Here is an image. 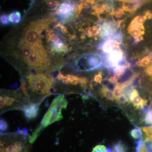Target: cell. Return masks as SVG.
Returning <instances> with one entry per match:
<instances>
[{"label": "cell", "instance_id": "cell-1", "mask_svg": "<svg viewBox=\"0 0 152 152\" xmlns=\"http://www.w3.org/2000/svg\"><path fill=\"white\" fill-rule=\"evenodd\" d=\"M67 105V101L64 95H60L55 98L41 122L40 126L42 128L44 129L49 125L62 119V110H66Z\"/></svg>", "mask_w": 152, "mask_h": 152}, {"label": "cell", "instance_id": "cell-2", "mask_svg": "<svg viewBox=\"0 0 152 152\" xmlns=\"http://www.w3.org/2000/svg\"><path fill=\"white\" fill-rule=\"evenodd\" d=\"M46 21L45 20L33 22L26 28L23 39L26 43L36 47L41 45V34L45 29L47 28Z\"/></svg>", "mask_w": 152, "mask_h": 152}, {"label": "cell", "instance_id": "cell-3", "mask_svg": "<svg viewBox=\"0 0 152 152\" xmlns=\"http://www.w3.org/2000/svg\"><path fill=\"white\" fill-rule=\"evenodd\" d=\"M29 88L40 95L50 94L53 81L43 74H30L28 78Z\"/></svg>", "mask_w": 152, "mask_h": 152}, {"label": "cell", "instance_id": "cell-4", "mask_svg": "<svg viewBox=\"0 0 152 152\" xmlns=\"http://www.w3.org/2000/svg\"><path fill=\"white\" fill-rule=\"evenodd\" d=\"M102 57L97 54L84 55L76 60L77 70L82 71H91L100 68L102 65Z\"/></svg>", "mask_w": 152, "mask_h": 152}, {"label": "cell", "instance_id": "cell-5", "mask_svg": "<svg viewBox=\"0 0 152 152\" xmlns=\"http://www.w3.org/2000/svg\"><path fill=\"white\" fill-rule=\"evenodd\" d=\"M25 61L30 66L38 70L42 69L49 64L46 52L42 45L34 47V51L25 60Z\"/></svg>", "mask_w": 152, "mask_h": 152}, {"label": "cell", "instance_id": "cell-6", "mask_svg": "<svg viewBox=\"0 0 152 152\" xmlns=\"http://www.w3.org/2000/svg\"><path fill=\"white\" fill-rule=\"evenodd\" d=\"M125 59L124 53L119 45L116 46L110 53L106 55L105 58V66L113 70Z\"/></svg>", "mask_w": 152, "mask_h": 152}, {"label": "cell", "instance_id": "cell-7", "mask_svg": "<svg viewBox=\"0 0 152 152\" xmlns=\"http://www.w3.org/2000/svg\"><path fill=\"white\" fill-rule=\"evenodd\" d=\"M76 7L72 3L66 1L59 5L56 9V14L63 20H69L76 13Z\"/></svg>", "mask_w": 152, "mask_h": 152}, {"label": "cell", "instance_id": "cell-8", "mask_svg": "<svg viewBox=\"0 0 152 152\" xmlns=\"http://www.w3.org/2000/svg\"><path fill=\"white\" fill-rule=\"evenodd\" d=\"M130 100V103L133 104L136 109H142L144 106L147 105L148 102L147 100L142 99L139 96L138 91L136 89H134L132 92Z\"/></svg>", "mask_w": 152, "mask_h": 152}, {"label": "cell", "instance_id": "cell-9", "mask_svg": "<svg viewBox=\"0 0 152 152\" xmlns=\"http://www.w3.org/2000/svg\"><path fill=\"white\" fill-rule=\"evenodd\" d=\"M23 111L28 119L35 118L39 114V104L32 103L24 106L23 107Z\"/></svg>", "mask_w": 152, "mask_h": 152}, {"label": "cell", "instance_id": "cell-10", "mask_svg": "<svg viewBox=\"0 0 152 152\" xmlns=\"http://www.w3.org/2000/svg\"><path fill=\"white\" fill-rule=\"evenodd\" d=\"M99 29V33H101L102 36L104 37L107 38V39L111 38L115 32L114 25L110 22L104 23L103 26Z\"/></svg>", "mask_w": 152, "mask_h": 152}, {"label": "cell", "instance_id": "cell-11", "mask_svg": "<svg viewBox=\"0 0 152 152\" xmlns=\"http://www.w3.org/2000/svg\"><path fill=\"white\" fill-rule=\"evenodd\" d=\"M120 44L112 38L107 39L101 47V49L104 53L107 54L113 50L114 48L116 46L119 45Z\"/></svg>", "mask_w": 152, "mask_h": 152}, {"label": "cell", "instance_id": "cell-12", "mask_svg": "<svg viewBox=\"0 0 152 152\" xmlns=\"http://www.w3.org/2000/svg\"><path fill=\"white\" fill-rule=\"evenodd\" d=\"M22 54L24 60H26L34 50V47L27 44L22 43L20 45Z\"/></svg>", "mask_w": 152, "mask_h": 152}, {"label": "cell", "instance_id": "cell-13", "mask_svg": "<svg viewBox=\"0 0 152 152\" xmlns=\"http://www.w3.org/2000/svg\"><path fill=\"white\" fill-rule=\"evenodd\" d=\"M100 95L102 98H105L108 100L114 101L115 100L114 94L112 91L109 89L106 86H103L99 91Z\"/></svg>", "mask_w": 152, "mask_h": 152}, {"label": "cell", "instance_id": "cell-14", "mask_svg": "<svg viewBox=\"0 0 152 152\" xmlns=\"http://www.w3.org/2000/svg\"><path fill=\"white\" fill-rule=\"evenodd\" d=\"M52 51L57 53H66L68 51L67 47L62 42L54 43L52 46Z\"/></svg>", "mask_w": 152, "mask_h": 152}, {"label": "cell", "instance_id": "cell-15", "mask_svg": "<svg viewBox=\"0 0 152 152\" xmlns=\"http://www.w3.org/2000/svg\"><path fill=\"white\" fill-rule=\"evenodd\" d=\"M112 150L113 152H128L127 147L121 141L115 143Z\"/></svg>", "mask_w": 152, "mask_h": 152}, {"label": "cell", "instance_id": "cell-16", "mask_svg": "<svg viewBox=\"0 0 152 152\" xmlns=\"http://www.w3.org/2000/svg\"><path fill=\"white\" fill-rule=\"evenodd\" d=\"M9 18L10 21L12 23H18L21 20V15L19 11H14L9 15Z\"/></svg>", "mask_w": 152, "mask_h": 152}, {"label": "cell", "instance_id": "cell-17", "mask_svg": "<svg viewBox=\"0 0 152 152\" xmlns=\"http://www.w3.org/2000/svg\"><path fill=\"white\" fill-rule=\"evenodd\" d=\"M130 134L131 137L135 140H137L142 137L141 129L138 126H135V127L131 130Z\"/></svg>", "mask_w": 152, "mask_h": 152}, {"label": "cell", "instance_id": "cell-18", "mask_svg": "<svg viewBox=\"0 0 152 152\" xmlns=\"http://www.w3.org/2000/svg\"><path fill=\"white\" fill-rule=\"evenodd\" d=\"M147 18L145 15H139L136 17L132 21L131 24H132L142 25L145 21Z\"/></svg>", "mask_w": 152, "mask_h": 152}, {"label": "cell", "instance_id": "cell-19", "mask_svg": "<svg viewBox=\"0 0 152 152\" xmlns=\"http://www.w3.org/2000/svg\"><path fill=\"white\" fill-rule=\"evenodd\" d=\"M125 3H131L137 5L139 7L148 2V0H117Z\"/></svg>", "mask_w": 152, "mask_h": 152}, {"label": "cell", "instance_id": "cell-20", "mask_svg": "<svg viewBox=\"0 0 152 152\" xmlns=\"http://www.w3.org/2000/svg\"><path fill=\"white\" fill-rule=\"evenodd\" d=\"M99 32L100 29L96 26H93L88 29V35L89 37L96 36L99 33Z\"/></svg>", "mask_w": 152, "mask_h": 152}, {"label": "cell", "instance_id": "cell-21", "mask_svg": "<svg viewBox=\"0 0 152 152\" xmlns=\"http://www.w3.org/2000/svg\"><path fill=\"white\" fill-rule=\"evenodd\" d=\"M45 1L48 7L53 10H56L60 5L58 0H45Z\"/></svg>", "mask_w": 152, "mask_h": 152}, {"label": "cell", "instance_id": "cell-22", "mask_svg": "<svg viewBox=\"0 0 152 152\" xmlns=\"http://www.w3.org/2000/svg\"><path fill=\"white\" fill-rule=\"evenodd\" d=\"M151 108L149 110L148 112L145 115L144 119L145 122L147 124H152V107H150Z\"/></svg>", "mask_w": 152, "mask_h": 152}, {"label": "cell", "instance_id": "cell-23", "mask_svg": "<svg viewBox=\"0 0 152 152\" xmlns=\"http://www.w3.org/2000/svg\"><path fill=\"white\" fill-rule=\"evenodd\" d=\"M42 128L40 126L37 129H36V130L33 133L31 137V138L30 139L29 142L30 143H32L36 140V139H37L39 134V133L42 132Z\"/></svg>", "mask_w": 152, "mask_h": 152}, {"label": "cell", "instance_id": "cell-24", "mask_svg": "<svg viewBox=\"0 0 152 152\" xmlns=\"http://www.w3.org/2000/svg\"><path fill=\"white\" fill-rule=\"evenodd\" d=\"M52 33V31H48V36L49 40L53 43L58 42L60 41V38L58 36L55 34H51Z\"/></svg>", "mask_w": 152, "mask_h": 152}, {"label": "cell", "instance_id": "cell-25", "mask_svg": "<svg viewBox=\"0 0 152 152\" xmlns=\"http://www.w3.org/2000/svg\"><path fill=\"white\" fill-rule=\"evenodd\" d=\"M122 8H119L117 9L115 11H114L113 9V11L111 12V15H113L114 16L117 18H121L124 15V12Z\"/></svg>", "mask_w": 152, "mask_h": 152}, {"label": "cell", "instance_id": "cell-26", "mask_svg": "<svg viewBox=\"0 0 152 152\" xmlns=\"http://www.w3.org/2000/svg\"><path fill=\"white\" fill-rule=\"evenodd\" d=\"M92 152H107V148L104 145H99L93 148Z\"/></svg>", "mask_w": 152, "mask_h": 152}, {"label": "cell", "instance_id": "cell-27", "mask_svg": "<svg viewBox=\"0 0 152 152\" xmlns=\"http://www.w3.org/2000/svg\"><path fill=\"white\" fill-rule=\"evenodd\" d=\"M143 137L140 138L135 142L134 151V152H139L141 148L143 145Z\"/></svg>", "mask_w": 152, "mask_h": 152}, {"label": "cell", "instance_id": "cell-28", "mask_svg": "<svg viewBox=\"0 0 152 152\" xmlns=\"http://www.w3.org/2000/svg\"><path fill=\"white\" fill-rule=\"evenodd\" d=\"M148 59V57H145L142 58L138 63H137V65L140 66L145 67L148 65L150 63Z\"/></svg>", "mask_w": 152, "mask_h": 152}, {"label": "cell", "instance_id": "cell-29", "mask_svg": "<svg viewBox=\"0 0 152 152\" xmlns=\"http://www.w3.org/2000/svg\"><path fill=\"white\" fill-rule=\"evenodd\" d=\"M4 99L5 103V105L8 107L12 105L15 101V98L11 97L8 96H4Z\"/></svg>", "mask_w": 152, "mask_h": 152}, {"label": "cell", "instance_id": "cell-30", "mask_svg": "<svg viewBox=\"0 0 152 152\" xmlns=\"http://www.w3.org/2000/svg\"><path fill=\"white\" fill-rule=\"evenodd\" d=\"M1 23L2 25L5 26L10 23V20H9V16L6 14H3L1 16L0 18Z\"/></svg>", "mask_w": 152, "mask_h": 152}, {"label": "cell", "instance_id": "cell-31", "mask_svg": "<svg viewBox=\"0 0 152 152\" xmlns=\"http://www.w3.org/2000/svg\"><path fill=\"white\" fill-rule=\"evenodd\" d=\"M8 128V124L5 120L1 119L0 121V130L1 132H4Z\"/></svg>", "mask_w": 152, "mask_h": 152}, {"label": "cell", "instance_id": "cell-32", "mask_svg": "<svg viewBox=\"0 0 152 152\" xmlns=\"http://www.w3.org/2000/svg\"><path fill=\"white\" fill-rule=\"evenodd\" d=\"M116 102L119 104H125L126 103H129V101L127 99L126 97V96L122 94L120 96L119 98L115 100Z\"/></svg>", "mask_w": 152, "mask_h": 152}, {"label": "cell", "instance_id": "cell-33", "mask_svg": "<svg viewBox=\"0 0 152 152\" xmlns=\"http://www.w3.org/2000/svg\"><path fill=\"white\" fill-rule=\"evenodd\" d=\"M94 81L101 84L102 81V72L101 71L95 75L94 78Z\"/></svg>", "mask_w": 152, "mask_h": 152}, {"label": "cell", "instance_id": "cell-34", "mask_svg": "<svg viewBox=\"0 0 152 152\" xmlns=\"http://www.w3.org/2000/svg\"><path fill=\"white\" fill-rule=\"evenodd\" d=\"M79 83L80 84L82 87H86L87 85V79L85 77H79Z\"/></svg>", "mask_w": 152, "mask_h": 152}, {"label": "cell", "instance_id": "cell-35", "mask_svg": "<svg viewBox=\"0 0 152 152\" xmlns=\"http://www.w3.org/2000/svg\"><path fill=\"white\" fill-rule=\"evenodd\" d=\"M145 73L148 76L152 78V64L146 68Z\"/></svg>", "mask_w": 152, "mask_h": 152}, {"label": "cell", "instance_id": "cell-36", "mask_svg": "<svg viewBox=\"0 0 152 152\" xmlns=\"http://www.w3.org/2000/svg\"><path fill=\"white\" fill-rule=\"evenodd\" d=\"M0 105H1V109H3L5 106L4 99V96L1 95L0 97Z\"/></svg>", "mask_w": 152, "mask_h": 152}, {"label": "cell", "instance_id": "cell-37", "mask_svg": "<svg viewBox=\"0 0 152 152\" xmlns=\"http://www.w3.org/2000/svg\"><path fill=\"white\" fill-rule=\"evenodd\" d=\"M26 83H25L24 82H23V83H22L21 88L22 91H23V92L24 93L25 95H26V96H28L27 90L26 88Z\"/></svg>", "mask_w": 152, "mask_h": 152}, {"label": "cell", "instance_id": "cell-38", "mask_svg": "<svg viewBox=\"0 0 152 152\" xmlns=\"http://www.w3.org/2000/svg\"><path fill=\"white\" fill-rule=\"evenodd\" d=\"M61 80L62 82L64 84H69L70 82L68 78L64 75H63Z\"/></svg>", "mask_w": 152, "mask_h": 152}, {"label": "cell", "instance_id": "cell-39", "mask_svg": "<svg viewBox=\"0 0 152 152\" xmlns=\"http://www.w3.org/2000/svg\"><path fill=\"white\" fill-rule=\"evenodd\" d=\"M66 77L68 78V79H69V80L70 83V82H72L73 80L75 79L77 77L73 75H67Z\"/></svg>", "mask_w": 152, "mask_h": 152}, {"label": "cell", "instance_id": "cell-40", "mask_svg": "<svg viewBox=\"0 0 152 152\" xmlns=\"http://www.w3.org/2000/svg\"><path fill=\"white\" fill-rule=\"evenodd\" d=\"M145 15L147 19H151L152 18V13L150 11H147Z\"/></svg>", "mask_w": 152, "mask_h": 152}, {"label": "cell", "instance_id": "cell-41", "mask_svg": "<svg viewBox=\"0 0 152 152\" xmlns=\"http://www.w3.org/2000/svg\"><path fill=\"white\" fill-rule=\"evenodd\" d=\"M70 83L72 85H74V86L77 85L79 83L78 77H77L75 79H74L72 82H70Z\"/></svg>", "mask_w": 152, "mask_h": 152}, {"label": "cell", "instance_id": "cell-42", "mask_svg": "<svg viewBox=\"0 0 152 152\" xmlns=\"http://www.w3.org/2000/svg\"><path fill=\"white\" fill-rule=\"evenodd\" d=\"M148 57V59L150 63L152 62V52L150 53L147 56Z\"/></svg>", "mask_w": 152, "mask_h": 152}, {"label": "cell", "instance_id": "cell-43", "mask_svg": "<svg viewBox=\"0 0 152 152\" xmlns=\"http://www.w3.org/2000/svg\"><path fill=\"white\" fill-rule=\"evenodd\" d=\"M87 2L90 3L91 4L93 5L95 4L96 0H87Z\"/></svg>", "mask_w": 152, "mask_h": 152}, {"label": "cell", "instance_id": "cell-44", "mask_svg": "<svg viewBox=\"0 0 152 152\" xmlns=\"http://www.w3.org/2000/svg\"><path fill=\"white\" fill-rule=\"evenodd\" d=\"M107 152H113V150L110 147H107Z\"/></svg>", "mask_w": 152, "mask_h": 152}]
</instances>
